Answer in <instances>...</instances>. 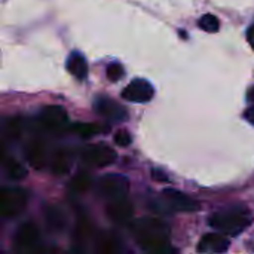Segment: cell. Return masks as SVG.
I'll use <instances>...</instances> for the list:
<instances>
[{"mask_svg":"<svg viewBox=\"0 0 254 254\" xmlns=\"http://www.w3.org/2000/svg\"><path fill=\"white\" fill-rule=\"evenodd\" d=\"M137 244L149 253H167L170 249V228L159 219H138L131 226Z\"/></svg>","mask_w":254,"mask_h":254,"instance_id":"obj_1","label":"cell"},{"mask_svg":"<svg viewBox=\"0 0 254 254\" xmlns=\"http://www.w3.org/2000/svg\"><path fill=\"white\" fill-rule=\"evenodd\" d=\"M253 223V214L246 205L222 208L211 214L208 225L228 237H238Z\"/></svg>","mask_w":254,"mask_h":254,"instance_id":"obj_2","label":"cell"},{"mask_svg":"<svg viewBox=\"0 0 254 254\" xmlns=\"http://www.w3.org/2000/svg\"><path fill=\"white\" fill-rule=\"evenodd\" d=\"M27 201V190L21 188H3L0 189V214L9 219L16 217L25 210Z\"/></svg>","mask_w":254,"mask_h":254,"instance_id":"obj_3","label":"cell"},{"mask_svg":"<svg viewBox=\"0 0 254 254\" xmlns=\"http://www.w3.org/2000/svg\"><path fill=\"white\" fill-rule=\"evenodd\" d=\"M98 190L109 201L122 199L128 195L129 180L122 174H106L98 182Z\"/></svg>","mask_w":254,"mask_h":254,"instance_id":"obj_4","label":"cell"},{"mask_svg":"<svg viewBox=\"0 0 254 254\" xmlns=\"http://www.w3.org/2000/svg\"><path fill=\"white\" fill-rule=\"evenodd\" d=\"M82 159L85 164L91 167H107L116 161V152L106 146V144H95V146H88L82 152Z\"/></svg>","mask_w":254,"mask_h":254,"instance_id":"obj_5","label":"cell"},{"mask_svg":"<svg viewBox=\"0 0 254 254\" xmlns=\"http://www.w3.org/2000/svg\"><path fill=\"white\" fill-rule=\"evenodd\" d=\"M162 198L165 201V205L171 211H179V213H192L199 208V204L190 198L189 195L176 190V189H165L162 192Z\"/></svg>","mask_w":254,"mask_h":254,"instance_id":"obj_6","label":"cell"},{"mask_svg":"<svg viewBox=\"0 0 254 254\" xmlns=\"http://www.w3.org/2000/svg\"><path fill=\"white\" fill-rule=\"evenodd\" d=\"M155 89L144 79H134L127 88L122 91V98L132 103H147L153 98Z\"/></svg>","mask_w":254,"mask_h":254,"instance_id":"obj_7","label":"cell"},{"mask_svg":"<svg viewBox=\"0 0 254 254\" xmlns=\"http://www.w3.org/2000/svg\"><path fill=\"white\" fill-rule=\"evenodd\" d=\"M95 110L98 115L107 118L109 121H115V122H122L128 119V113L127 109L124 106H121L119 103L113 101L109 97H98L95 104H94Z\"/></svg>","mask_w":254,"mask_h":254,"instance_id":"obj_8","label":"cell"},{"mask_svg":"<svg viewBox=\"0 0 254 254\" xmlns=\"http://www.w3.org/2000/svg\"><path fill=\"white\" fill-rule=\"evenodd\" d=\"M40 122L43 127H46L48 129L57 131L61 129L67 125L68 122V116L64 107L61 106H45L40 112Z\"/></svg>","mask_w":254,"mask_h":254,"instance_id":"obj_9","label":"cell"},{"mask_svg":"<svg viewBox=\"0 0 254 254\" xmlns=\"http://www.w3.org/2000/svg\"><path fill=\"white\" fill-rule=\"evenodd\" d=\"M40 243L39 229L33 223L22 225L15 237V247L18 252H33Z\"/></svg>","mask_w":254,"mask_h":254,"instance_id":"obj_10","label":"cell"},{"mask_svg":"<svg viewBox=\"0 0 254 254\" xmlns=\"http://www.w3.org/2000/svg\"><path fill=\"white\" fill-rule=\"evenodd\" d=\"M228 249H229V240L220 232L204 235L198 244L199 253H225L228 252Z\"/></svg>","mask_w":254,"mask_h":254,"instance_id":"obj_11","label":"cell"},{"mask_svg":"<svg viewBox=\"0 0 254 254\" xmlns=\"http://www.w3.org/2000/svg\"><path fill=\"white\" fill-rule=\"evenodd\" d=\"M106 213H107V216L113 222H116V223H127V222H129L132 219L134 207H132V204L127 198H122V199L110 201V204L106 208Z\"/></svg>","mask_w":254,"mask_h":254,"instance_id":"obj_12","label":"cell"},{"mask_svg":"<svg viewBox=\"0 0 254 254\" xmlns=\"http://www.w3.org/2000/svg\"><path fill=\"white\" fill-rule=\"evenodd\" d=\"M27 161L36 170H42L46 165V149L40 140H34L33 143L28 144Z\"/></svg>","mask_w":254,"mask_h":254,"instance_id":"obj_13","label":"cell"},{"mask_svg":"<svg viewBox=\"0 0 254 254\" xmlns=\"http://www.w3.org/2000/svg\"><path fill=\"white\" fill-rule=\"evenodd\" d=\"M67 70L77 79H85L88 76V63L85 57L79 52H71L67 58Z\"/></svg>","mask_w":254,"mask_h":254,"instance_id":"obj_14","label":"cell"},{"mask_svg":"<svg viewBox=\"0 0 254 254\" xmlns=\"http://www.w3.org/2000/svg\"><path fill=\"white\" fill-rule=\"evenodd\" d=\"M45 219H46V225L52 231H61L65 226V216H64V213L61 210L55 208V207H48L46 208Z\"/></svg>","mask_w":254,"mask_h":254,"instance_id":"obj_15","label":"cell"},{"mask_svg":"<svg viewBox=\"0 0 254 254\" xmlns=\"http://www.w3.org/2000/svg\"><path fill=\"white\" fill-rule=\"evenodd\" d=\"M91 185H92V182H91L88 174H77L76 177L71 179V182L68 185V189H70L71 193L80 195V193H85L91 188Z\"/></svg>","mask_w":254,"mask_h":254,"instance_id":"obj_16","label":"cell"},{"mask_svg":"<svg viewBox=\"0 0 254 254\" xmlns=\"http://www.w3.org/2000/svg\"><path fill=\"white\" fill-rule=\"evenodd\" d=\"M3 162H4L7 176H9L10 179H13V180H22V179L27 176L25 168H24L18 161H15L13 158H7V156H6V158L3 159Z\"/></svg>","mask_w":254,"mask_h":254,"instance_id":"obj_17","label":"cell"},{"mask_svg":"<svg viewBox=\"0 0 254 254\" xmlns=\"http://www.w3.org/2000/svg\"><path fill=\"white\" fill-rule=\"evenodd\" d=\"M71 131L76 132V134H79L80 137L88 138V137H92V135H95L98 132L106 131V128L100 127L98 124H82V122H77V124H74L71 127Z\"/></svg>","mask_w":254,"mask_h":254,"instance_id":"obj_18","label":"cell"},{"mask_svg":"<svg viewBox=\"0 0 254 254\" xmlns=\"http://www.w3.org/2000/svg\"><path fill=\"white\" fill-rule=\"evenodd\" d=\"M68 170H70V156L64 150H60L52 161V173L61 176L68 173Z\"/></svg>","mask_w":254,"mask_h":254,"instance_id":"obj_19","label":"cell"},{"mask_svg":"<svg viewBox=\"0 0 254 254\" xmlns=\"http://www.w3.org/2000/svg\"><path fill=\"white\" fill-rule=\"evenodd\" d=\"M198 25H199L204 31H208V33H216V31H219V28H220L219 19H217L214 15H211V13L202 15V16L199 18V21H198Z\"/></svg>","mask_w":254,"mask_h":254,"instance_id":"obj_20","label":"cell"},{"mask_svg":"<svg viewBox=\"0 0 254 254\" xmlns=\"http://www.w3.org/2000/svg\"><path fill=\"white\" fill-rule=\"evenodd\" d=\"M124 73H125V70H124L122 64H119V63H112L106 70L107 79L112 80V82H118L119 79H122Z\"/></svg>","mask_w":254,"mask_h":254,"instance_id":"obj_21","label":"cell"},{"mask_svg":"<svg viewBox=\"0 0 254 254\" xmlns=\"http://www.w3.org/2000/svg\"><path fill=\"white\" fill-rule=\"evenodd\" d=\"M115 143L118 146H121V147H127V146H129L132 143V137L127 129H119L115 134Z\"/></svg>","mask_w":254,"mask_h":254,"instance_id":"obj_22","label":"cell"},{"mask_svg":"<svg viewBox=\"0 0 254 254\" xmlns=\"http://www.w3.org/2000/svg\"><path fill=\"white\" fill-rule=\"evenodd\" d=\"M91 235V226L83 220V222H80L79 223V226L76 228V232H74V238L77 240V241H86L88 240V237Z\"/></svg>","mask_w":254,"mask_h":254,"instance_id":"obj_23","label":"cell"},{"mask_svg":"<svg viewBox=\"0 0 254 254\" xmlns=\"http://www.w3.org/2000/svg\"><path fill=\"white\" fill-rule=\"evenodd\" d=\"M6 132H7L9 137L18 138L19 134H21V122H19V119H10V121H7V124H6Z\"/></svg>","mask_w":254,"mask_h":254,"instance_id":"obj_24","label":"cell"},{"mask_svg":"<svg viewBox=\"0 0 254 254\" xmlns=\"http://www.w3.org/2000/svg\"><path fill=\"white\" fill-rule=\"evenodd\" d=\"M244 118H246L252 125H254V106L249 107V109L244 112Z\"/></svg>","mask_w":254,"mask_h":254,"instance_id":"obj_25","label":"cell"},{"mask_svg":"<svg viewBox=\"0 0 254 254\" xmlns=\"http://www.w3.org/2000/svg\"><path fill=\"white\" fill-rule=\"evenodd\" d=\"M247 39H249V43L250 46L254 49V25H252L247 31Z\"/></svg>","mask_w":254,"mask_h":254,"instance_id":"obj_26","label":"cell"},{"mask_svg":"<svg viewBox=\"0 0 254 254\" xmlns=\"http://www.w3.org/2000/svg\"><path fill=\"white\" fill-rule=\"evenodd\" d=\"M153 179H158V180H167V177L161 173L159 174V171L158 170H153Z\"/></svg>","mask_w":254,"mask_h":254,"instance_id":"obj_27","label":"cell"},{"mask_svg":"<svg viewBox=\"0 0 254 254\" xmlns=\"http://www.w3.org/2000/svg\"><path fill=\"white\" fill-rule=\"evenodd\" d=\"M247 100L249 101H254V85L250 86V89L247 91Z\"/></svg>","mask_w":254,"mask_h":254,"instance_id":"obj_28","label":"cell"},{"mask_svg":"<svg viewBox=\"0 0 254 254\" xmlns=\"http://www.w3.org/2000/svg\"><path fill=\"white\" fill-rule=\"evenodd\" d=\"M0 231H1V228H0Z\"/></svg>","mask_w":254,"mask_h":254,"instance_id":"obj_29","label":"cell"}]
</instances>
